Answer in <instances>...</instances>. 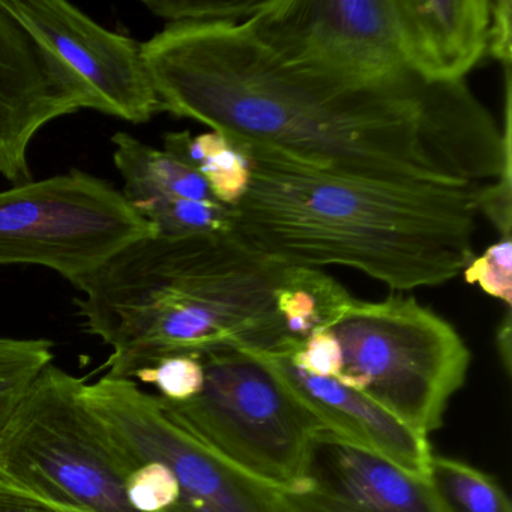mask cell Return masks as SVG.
<instances>
[{
    "label": "cell",
    "mask_w": 512,
    "mask_h": 512,
    "mask_svg": "<svg viewBox=\"0 0 512 512\" xmlns=\"http://www.w3.org/2000/svg\"><path fill=\"white\" fill-rule=\"evenodd\" d=\"M284 356L311 376L338 380L343 374V353L331 329L314 332L295 352Z\"/></svg>",
    "instance_id": "24"
},
{
    "label": "cell",
    "mask_w": 512,
    "mask_h": 512,
    "mask_svg": "<svg viewBox=\"0 0 512 512\" xmlns=\"http://www.w3.org/2000/svg\"><path fill=\"white\" fill-rule=\"evenodd\" d=\"M464 280L478 284L479 289L493 298L512 304V241L500 239L479 257H473L463 269Z\"/></svg>",
    "instance_id": "23"
},
{
    "label": "cell",
    "mask_w": 512,
    "mask_h": 512,
    "mask_svg": "<svg viewBox=\"0 0 512 512\" xmlns=\"http://www.w3.org/2000/svg\"><path fill=\"white\" fill-rule=\"evenodd\" d=\"M238 148L251 178L232 208V235L256 253L358 269L394 290L448 283L473 259L479 185L356 178Z\"/></svg>",
    "instance_id": "2"
},
{
    "label": "cell",
    "mask_w": 512,
    "mask_h": 512,
    "mask_svg": "<svg viewBox=\"0 0 512 512\" xmlns=\"http://www.w3.org/2000/svg\"><path fill=\"white\" fill-rule=\"evenodd\" d=\"M80 109L79 92L0 5V175L14 185L32 181V140Z\"/></svg>",
    "instance_id": "12"
},
{
    "label": "cell",
    "mask_w": 512,
    "mask_h": 512,
    "mask_svg": "<svg viewBox=\"0 0 512 512\" xmlns=\"http://www.w3.org/2000/svg\"><path fill=\"white\" fill-rule=\"evenodd\" d=\"M149 13L167 23L236 22L256 16L265 2L251 0H142Z\"/></svg>",
    "instance_id": "21"
},
{
    "label": "cell",
    "mask_w": 512,
    "mask_h": 512,
    "mask_svg": "<svg viewBox=\"0 0 512 512\" xmlns=\"http://www.w3.org/2000/svg\"><path fill=\"white\" fill-rule=\"evenodd\" d=\"M83 400L116 448L169 469L175 503L167 512H287L280 488L233 466L170 421L157 395L134 380L83 383Z\"/></svg>",
    "instance_id": "8"
},
{
    "label": "cell",
    "mask_w": 512,
    "mask_h": 512,
    "mask_svg": "<svg viewBox=\"0 0 512 512\" xmlns=\"http://www.w3.org/2000/svg\"><path fill=\"white\" fill-rule=\"evenodd\" d=\"M0 512H56L44 503L0 487Z\"/></svg>",
    "instance_id": "26"
},
{
    "label": "cell",
    "mask_w": 512,
    "mask_h": 512,
    "mask_svg": "<svg viewBox=\"0 0 512 512\" xmlns=\"http://www.w3.org/2000/svg\"><path fill=\"white\" fill-rule=\"evenodd\" d=\"M401 58L428 83H460L487 50L491 0H392Z\"/></svg>",
    "instance_id": "14"
},
{
    "label": "cell",
    "mask_w": 512,
    "mask_h": 512,
    "mask_svg": "<svg viewBox=\"0 0 512 512\" xmlns=\"http://www.w3.org/2000/svg\"><path fill=\"white\" fill-rule=\"evenodd\" d=\"M137 211L154 226L157 236L184 238V236L232 233V208L220 202L149 203Z\"/></svg>",
    "instance_id": "20"
},
{
    "label": "cell",
    "mask_w": 512,
    "mask_h": 512,
    "mask_svg": "<svg viewBox=\"0 0 512 512\" xmlns=\"http://www.w3.org/2000/svg\"><path fill=\"white\" fill-rule=\"evenodd\" d=\"M112 143L113 161L125 182L122 193L134 208L176 200L218 202L200 173L175 155L152 148L127 133L116 134Z\"/></svg>",
    "instance_id": "15"
},
{
    "label": "cell",
    "mask_w": 512,
    "mask_h": 512,
    "mask_svg": "<svg viewBox=\"0 0 512 512\" xmlns=\"http://www.w3.org/2000/svg\"><path fill=\"white\" fill-rule=\"evenodd\" d=\"M427 479L443 512H512L499 482L466 461L433 455Z\"/></svg>",
    "instance_id": "18"
},
{
    "label": "cell",
    "mask_w": 512,
    "mask_h": 512,
    "mask_svg": "<svg viewBox=\"0 0 512 512\" xmlns=\"http://www.w3.org/2000/svg\"><path fill=\"white\" fill-rule=\"evenodd\" d=\"M497 352H499L500 361L506 373L511 374L512 358V320L511 308H506L505 316L500 320L499 328L496 334Z\"/></svg>",
    "instance_id": "27"
},
{
    "label": "cell",
    "mask_w": 512,
    "mask_h": 512,
    "mask_svg": "<svg viewBox=\"0 0 512 512\" xmlns=\"http://www.w3.org/2000/svg\"><path fill=\"white\" fill-rule=\"evenodd\" d=\"M44 55L95 110L131 124L161 112L142 44L98 25L65 0H0Z\"/></svg>",
    "instance_id": "9"
},
{
    "label": "cell",
    "mask_w": 512,
    "mask_h": 512,
    "mask_svg": "<svg viewBox=\"0 0 512 512\" xmlns=\"http://www.w3.org/2000/svg\"><path fill=\"white\" fill-rule=\"evenodd\" d=\"M329 329L343 353L338 382L364 392L422 436L442 428L472 359L451 323L415 298L389 296L355 299Z\"/></svg>",
    "instance_id": "4"
},
{
    "label": "cell",
    "mask_w": 512,
    "mask_h": 512,
    "mask_svg": "<svg viewBox=\"0 0 512 512\" xmlns=\"http://www.w3.org/2000/svg\"><path fill=\"white\" fill-rule=\"evenodd\" d=\"M274 301L284 335L299 346L314 332L332 328L355 298L322 269L286 265L275 284Z\"/></svg>",
    "instance_id": "16"
},
{
    "label": "cell",
    "mask_w": 512,
    "mask_h": 512,
    "mask_svg": "<svg viewBox=\"0 0 512 512\" xmlns=\"http://www.w3.org/2000/svg\"><path fill=\"white\" fill-rule=\"evenodd\" d=\"M205 383L191 400L158 397L182 430L248 475L293 490L304 481L319 422L253 352L202 356Z\"/></svg>",
    "instance_id": "6"
},
{
    "label": "cell",
    "mask_w": 512,
    "mask_h": 512,
    "mask_svg": "<svg viewBox=\"0 0 512 512\" xmlns=\"http://www.w3.org/2000/svg\"><path fill=\"white\" fill-rule=\"evenodd\" d=\"M256 355L304 404L322 430L427 478L434 455L428 437L407 427L364 392L347 388L335 379L304 373L287 356Z\"/></svg>",
    "instance_id": "13"
},
{
    "label": "cell",
    "mask_w": 512,
    "mask_h": 512,
    "mask_svg": "<svg viewBox=\"0 0 512 512\" xmlns=\"http://www.w3.org/2000/svg\"><path fill=\"white\" fill-rule=\"evenodd\" d=\"M85 380L49 365L0 437V487L56 512H137Z\"/></svg>",
    "instance_id": "5"
},
{
    "label": "cell",
    "mask_w": 512,
    "mask_h": 512,
    "mask_svg": "<svg viewBox=\"0 0 512 512\" xmlns=\"http://www.w3.org/2000/svg\"><path fill=\"white\" fill-rule=\"evenodd\" d=\"M281 493L287 512H443L427 478L325 430L304 481Z\"/></svg>",
    "instance_id": "11"
},
{
    "label": "cell",
    "mask_w": 512,
    "mask_h": 512,
    "mask_svg": "<svg viewBox=\"0 0 512 512\" xmlns=\"http://www.w3.org/2000/svg\"><path fill=\"white\" fill-rule=\"evenodd\" d=\"M53 358L46 338L0 337V437Z\"/></svg>",
    "instance_id": "19"
},
{
    "label": "cell",
    "mask_w": 512,
    "mask_h": 512,
    "mask_svg": "<svg viewBox=\"0 0 512 512\" xmlns=\"http://www.w3.org/2000/svg\"><path fill=\"white\" fill-rule=\"evenodd\" d=\"M485 55L500 62L505 70H511L512 0H491Z\"/></svg>",
    "instance_id": "25"
},
{
    "label": "cell",
    "mask_w": 512,
    "mask_h": 512,
    "mask_svg": "<svg viewBox=\"0 0 512 512\" xmlns=\"http://www.w3.org/2000/svg\"><path fill=\"white\" fill-rule=\"evenodd\" d=\"M151 236L122 191L79 169L0 191V266H44L77 287Z\"/></svg>",
    "instance_id": "7"
},
{
    "label": "cell",
    "mask_w": 512,
    "mask_h": 512,
    "mask_svg": "<svg viewBox=\"0 0 512 512\" xmlns=\"http://www.w3.org/2000/svg\"><path fill=\"white\" fill-rule=\"evenodd\" d=\"M284 263L232 233L140 239L76 287L86 331L112 349L106 377L133 380L169 356L289 355L274 289Z\"/></svg>",
    "instance_id": "3"
},
{
    "label": "cell",
    "mask_w": 512,
    "mask_h": 512,
    "mask_svg": "<svg viewBox=\"0 0 512 512\" xmlns=\"http://www.w3.org/2000/svg\"><path fill=\"white\" fill-rule=\"evenodd\" d=\"M161 112L322 172L470 188L512 172L503 127L466 82H359L281 58L245 22L166 23L142 44Z\"/></svg>",
    "instance_id": "1"
},
{
    "label": "cell",
    "mask_w": 512,
    "mask_h": 512,
    "mask_svg": "<svg viewBox=\"0 0 512 512\" xmlns=\"http://www.w3.org/2000/svg\"><path fill=\"white\" fill-rule=\"evenodd\" d=\"M164 151L200 173L215 199L229 208L247 191L251 178L250 158L215 131L196 137L188 131L169 133L164 137Z\"/></svg>",
    "instance_id": "17"
},
{
    "label": "cell",
    "mask_w": 512,
    "mask_h": 512,
    "mask_svg": "<svg viewBox=\"0 0 512 512\" xmlns=\"http://www.w3.org/2000/svg\"><path fill=\"white\" fill-rule=\"evenodd\" d=\"M134 377L154 385L160 391L158 397L163 400L181 403L191 400L202 391L205 368L202 359L197 356L176 355L160 359L152 367L140 370Z\"/></svg>",
    "instance_id": "22"
},
{
    "label": "cell",
    "mask_w": 512,
    "mask_h": 512,
    "mask_svg": "<svg viewBox=\"0 0 512 512\" xmlns=\"http://www.w3.org/2000/svg\"><path fill=\"white\" fill-rule=\"evenodd\" d=\"M247 22L292 64L359 82L415 76L401 58L392 0H268Z\"/></svg>",
    "instance_id": "10"
}]
</instances>
